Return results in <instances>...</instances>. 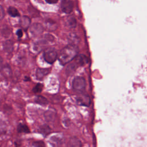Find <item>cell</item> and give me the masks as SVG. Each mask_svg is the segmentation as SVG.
<instances>
[{
	"instance_id": "cell-11",
	"label": "cell",
	"mask_w": 147,
	"mask_h": 147,
	"mask_svg": "<svg viewBox=\"0 0 147 147\" xmlns=\"http://www.w3.org/2000/svg\"><path fill=\"white\" fill-rule=\"evenodd\" d=\"M34 101L36 103L43 106L48 104V100H47V99L42 95H37L35 98Z\"/></svg>"
},
{
	"instance_id": "cell-12",
	"label": "cell",
	"mask_w": 147,
	"mask_h": 147,
	"mask_svg": "<svg viewBox=\"0 0 147 147\" xmlns=\"http://www.w3.org/2000/svg\"><path fill=\"white\" fill-rule=\"evenodd\" d=\"M67 147H81V142L76 138H71L67 145Z\"/></svg>"
},
{
	"instance_id": "cell-4",
	"label": "cell",
	"mask_w": 147,
	"mask_h": 147,
	"mask_svg": "<svg viewBox=\"0 0 147 147\" xmlns=\"http://www.w3.org/2000/svg\"><path fill=\"white\" fill-rule=\"evenodd\" d=\"M43 31L44 27L40 23H34L30 26V32L35 37L40 36L43 32Z\"/></svg>"
},
{
	"instance_id": "cell-28",
	"label": "cell",
	"mask_w": 147,
	"mask_h": 147,
	"mask_svg": "<svg viewBox=\"0 0 147 147\" xmlns=\"http://www.w3.org/2000/svg\"><path fill=\"white\" fill-rule=\"evenodd\" d=\"M45 2L48 3H49V4H52V3H56L58 2V1L57 0H55V1H49V0H46Z\"/></svg>"
},
{
	"instance_id": "cell-1",
	"label": "cell",
	"mask_w": 147,
	"mask_h": 147,
	"mask_svg": "<svg viewBox=\"0 0 147 147\" xmlns=\"http://www.w3.org/2000/svg\"><path fill=\"white\" fill-rule=\"evenodd\" d=\"M78 48L72 44H69L63 48L59 55V61L61 65H65L77 56Z\"/></svg>"
},
{
	"instance_id": "cell-29",
	"label": "cell",
	"mask_w": 147,
	"mask_h": 147,
	"mask_svg": "<svg viewBox=\"0 0 147 147\" xmlns=\"http://www.w3.org/2000/svg\"><path fill=\"white\" fill-rule=\"evenodd\" d=\"M30 80V78L29 77H28V76H25V77L24 80H25V81H29Z\"/></svg>"
},
{
	"instance_id": "cell-15",
	"label": "cell",
	"mask_w": 147,
	"mask_h": 147,
	"mask_svg": "<svg viewBox=\"0 0 147 147\" xmlns=\"http://www.w3.org/2000/svg\"><path fill=\"white\" fill-rule=\"evenodd\" d=\"M1 33L4 37H9L11 34V29L8 26L5 25L1 28Z\"/></svg>"
},
{
	"instance_id": "cell-10",
	"label": "cell",
	"mask_w": 147,
	"mask_h": 147,
	"mask_svg": "<svg viewBox=\"0 0 147 147\" xmlns=\"http://www.w3.org/2000/svg\"><path fill=\"white\" fill-rule=\"evenodd\" d=\"M77 101L82 105L88 106L90 103V99L87 95H82L78 97Z\"/></svg>"
},
{
	"instance_id": "cell-7",
	"label": "cell",
	"mask_w": 147,
	"mask_h": 147,
	"mask_svg": "<svg viewBox=\"0 0 147 147\" xmlns=\"http://www.w3.org/2000/svg\"><path fill=\"white\" fill-rule=\"evenodd\" d=\"M51 72L50 68H38L36 72V76L38 80H42Z\"/></svg>"
},
{
	"instance_id": "cell-3",
	"label": "cell",
	"mask_w": 147,
	"mask_h": 147,
	"mask_svg": "<svg viewBox=\"0 0 147 147\" xmlns=\"http://www.w3.org/2000/svg\"><path fill=\"white\" fill-rule=\"evenodd\" d=\"M86 83L83 77L77 76L74 78L72 82V88L78 91H82L84 90Z\"/></svg>"
},
{
	"instance_id": "cell-26",
	"label": "cell",
	"mask_w": 147,
	"mask_h": 147,
	"mask_svg": "<svg viewBox=\"0 0 147 147\" xmlns=\"http://www.w3.org/2000/svg\"><path fill=\"white\" fill-rule=\"evenodd\" d=\"M16 34H17V36H18V38H21L22 36V34H23L22 30L21 29H18L16 32Z\"/></svg>"
},
{
	"instance_id": "cell-13",
	"label": "cell",
	"mask_w": 147,
	"mask_h": 147,
	"mask_svg": "<svg viewBox=\"0 0 147 147\" xmlns=\"http://www.w3.org/2000/svg\"><path fill=\"white\" fill-rule=\"evenodd\" d=\"M45 25L47 28V29L51 30H54L56 29L57 25L56 23L52 20L48 19L45 22Z\"/></svg>"
},
{
	"instance_id": "cell-18",
	"label": "cell",
	"mask_w": 147,
	"mask_h": 147,
	"mask_svg": "<svg viewBox=\"0 0 147 147\" xmlns=\"http://www.w3.org/2000/svg\"><path fill=\"white\" fill-rule=\"evenodd\" d=\"M67 23L71 28H75L76 26V20L73 16H69L68 17Z\"/></svg>"
},
{
	"instance_id": "cell-8",
	"label": "cell",
	"mask_w": 147,
	"mask_h": 147,
	"mask_svg": "<svg viewBox=\"0 0 147 147\" xmlns=\"http://www.w3.org/2000/svg\"><path fill=\"white\" fill-rule=\"evenodd\" d=\"M88 63V58L84 55H79L75 57V63L77 65H83Z\"/></svg>"
},
{
	"instance_id": "cell-16",
	"label": "cell",
	"mask_w": 147,
	"mask_h": 147,
	"mask_svg": "<svg viewBox=\"0 0 147 147\" xmlns=\"http://www.w3.org/2000/svg\"><path fill=\"white\" fill-rule=\"evenodd\" d=\"M2 71L3 76L6 77V78H8V77L10 76L11 74H12L11 69L10 66L7 64L5 66H3V68L2 70Z\"/></svg>"
},
{
	"instance_id": "cell-19",
	"label": "cell",
	"mask_w": 147,
	"mask_h": 147,
	"mask_svg": "<svg viewBox=\"0 0 147 147\" xmlns=\"http://www.w3.org/2000/svg\"><path fill=\"white\" fill-rule=\"evenodd\" d=\"M44 116L47 121H51L55 118V114L51 110H48L45 113Z\"/></svg>"
},
{
	"instance_id": "cell-9",
	"label": "cell",
	"mask_w": 147,
	"mask_h": 147,
	"mask_svg": "<svg viewBox=\"0 0 147 147\" xmlns=\"http://www.w3.org/2000/svg\"><path fill=\"white\" fill-rule=\"evenodd\" d=\"M3 48L5 51L8 53H10L11 52H12V51H13V48H14V44H13V42L10 40H6L3 44Z\"/></svg>"
},
{
	"instance_id": "cell-5",
	"label": "cell",
	"mask_w": 147,
	"mask_h": 147,
	"mask_svg": "<svg viewBox=\"0 0 147 147\" xmlns=\"http://www.w3.org/2000/svg\"><path fill=\"white\" fill-rule=\"evenodd\" d=\"M61 10L64 13L66 14H69L73 10L74 3L71 1L63 0L61 2Z\"/></svg>"
},
{
	"instance_id": "cell-2",
	"label": "cell",
	"mask_w": 147,
	"mask_h": 147,
	"mask_svg": "<svg viewBox=\"0 0 147 147\" xmlns=\"http://www.w3.org/2000/svg\"><path fill=\"white\" fill-rule=\"evenodd\" d=\"M43 57L46 62L49 64H53L57 57V53L55 49L49 48L44 51Z\"/></svg>"
},
{
	"instance_id": "cell-21",
	"label": "cell",
	"mask_w": 147,
	"mask_h": 147,
	"mask_svg": "<svg viewBox=\"0 0 147 147\" xmlns=\"http://www.w3.org/2000/svg\"><path fill=\"white\" fill-rule=\"evenodd\" d=\"M40 131L42 134H43L44 135L46 136L48 134H49L51 131V129L50 127L46 125H44L43 126H42L40 128Z\"/></svg>"
},
{
	"instance_id": "cell-22",
	"label": "cell",
	"mask_w": 147,
	"mask_h": 147,
	"mask_svg": "<svg viewBox=\"0 0 147 147\" xmlns=\"http://www.w3.org/2000/svg\"><path fill=\"white\" fill-rule=\"evenodd\" d=\"M43 88V84L41 83H37L33 88V92L35 93H39L41 92Z\"/></svg>"
},
{
	"instance_id": "cell-23",
	"label": "cell",
	"mask_w": 147,
	"mask_h": 147,
	"mask_svg": "<svg viewBox=\"0 0 147 147\" xmlns=\"http://www.w3.org/2000/svg\"><path fill=\"white\" fill-rule=\"evenodd\" d=\"M28 11L33 17H37V16H38V15H39V12L35 8L32 7V6H29V7L28 8Z\"/></svg>"
},
{
	"instance_id": "cell-6",
	"label": "cell",
	"mask_w": 147,
	"mask_h": 147,
	"mask_svg": "<svg viewBox=\"0 0 147 147\" xmlns=\"http://www.w3.org/2000/svg\"><path fill=\"white\" fill-rule=\"evenodd\" d=\"M20 25L21 26V28L25 30H26L29 27L31 22L30 18L26 16H24L21 17L19 21Z\"/></svg>"
},
{
	"instance_id": "cell-20",
	"label": "cell",
	"mask_w": 147,
	"mask_h": 147,
	"mask_svg": "<svg viewBox=\"0 0 147 147\" xmlns=\"http://www.w3.org/2000/svg\"><path fill=\"white\" fill-rule=\"evenodd\" d=\"M77 64L76 63H72L68 65L67 69H66V72L67 74H72L74 71H75V69L77 68Z\"/></svg>"
},
{
	"instance_id": "cell-24",
	"label": "cell",
	"mask_w": 147,
	"mask_h": 147,
	"mask_svg": "<svg viewBox=\"0 0 147 147\" xmlns=\"http://www.w3.org/2000/svg\"><path fill=\"white\" fill-rule=\"evenodd\" d=\"M33 145L35 147H45V144L43 141H36L33 143Z\"/></svg>"
},
{
	"instance_id": "cell-27",
	"label": "cell",
	"mask_w": 147,
	"mask_h": 147,
	"mask_svg": "<svg viewBox=\"0 0 147 147\" xmlns=\"http://www.w3.org/2000/svg\"><path fill=\"white\" fill-rule=\"evenodd\" d=\"M3 68V59L1 56H0V72L2 71V69Z\"/></svg>"
},
{
	"instance_id": "cell-25",
	"label": "cell",
	"mask_w": 147,
	"mask_h": 147,
	"mask_svg": "<svg viewBox=\"0 0 147 147\" xmlns=\"http://www.w3.org/2000/svg\"><path fill=\"white\" fill-rule=\"evenodd\" d=\"M5 16V10L3 8V7L0 5V21L2 20Z\"/></svg>"
},
{
	"instance_id": "cell-17",
	"label": "cell",
	"mask_w": 147,
	"mask_h": 147,
	"mask_svg": "<svg viewBox=\"0 0 147 147\" xmlns=\"http://www.w3.org/2000/svg\"><path fill=\"white\" fill-rule=\"evenodd\" d=\"M17 130L19 133H28L30 132L29 127L25 124L20 123L17 127Z\"/></svg>"
},
{
	"instance_id": "cell-14",
	"label": "cell",
	"mask_w": 147,
	"mask_h": 147,
	"mask_svg": "<svg viewBox=\"0 0 147 147\" xmlns=\"http://www.w3.org/2000/svg\"><path fill=\"white\" fill-rule=\"evenodd\" d=\"M7 12L10 16L13 17H18L20 16V14L18 10L13 6H10L7 9Z\"/></svg>"
}]
</instances>
